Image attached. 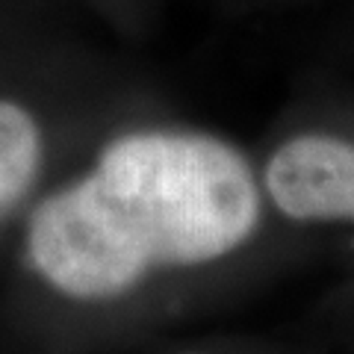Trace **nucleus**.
<instances>
[{"label":"nucleus","mask_w":354,"mask_h":354,"mask_svg":"<svg viewBox=\"0 0 354 354\" xmlns=\"http://www.w3.org/2000/svg\"><path fill=\"white\" fill-rule=\"evenodd\" d=\"M263 180L286 218L354 221V145L346 139L307 133L283 142Z\"/></svg>","instance_id":"nucleus-2"},{"label":"nucleus","mask_w":354,"mask_h":354,"mask_svg":"<svg viewBox=\"0 0 354 354\" xmlns=\"http://www.w3.org/2000/svg\"><path fill=\"white\" fill-rule=\"evenodd\" d=\"M260 221L245 157L201 133H130L83 180L44 198L27 227L30 260L59 292L106 301L157 269L234 254Z\"/></svg>","instance_id":"nucleus-1"},{"label":"nucleus","mask_w":354,"mask_h":354,"mask_svg":"<svg viewBox=\"0 0 354 354\" xmlns=\"http://www.w3.org/2000/svg\"><path fill=\"white\" fill-rule=\"evenodd\" d=\"M41 165V133L24 106L0 101V218L36 183Z\"/></svg>","instance_id":"nucleus-3"},{"label":"nucleus","mask_w":354,"mask_h":354,"mask_svg":"<svg viewBox=\"0 0 354 354\" xmlns=\"http://www.w3.org/2000/svg\"><path fill=\"white\" fill-rule=\"evenodd\" d=\"M186 354H201V351H186Z\"/></svg>","instance_id":"nucleus-4"}]
</instances>
